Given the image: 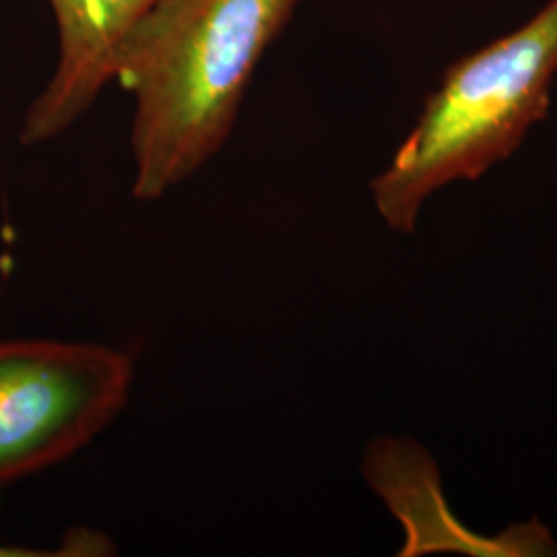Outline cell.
<instances>
[{
  "label": "cell",
  "mask_w": 557,
  "mask_h": 557,
  "mask_svg": "<svg viewBox=\"0 0 557 557\" xmlns=\"http://www.w3.org/2000/svg\"><path fill=\"white\" fill-rule=\"evenodd\" d=\"M301 0H161L124 38L133 195L160 200L220 153L252 75Z\"/></svg>",
  "instance_id": "6da1fadb"
},
{
  "label": "cell",
  "mask_w": 557,
  "mask_h": 557,
  "mask_svg": "<svg viewBox=\"0 0 557 557\" xmlns=\"http://www.w3.org/2000/svg\"><path fill=\"white\" fill-rule=\"evenodd\" d=\"M557 75V0L517 32L457 60L423 101L416 126L372 182L380 218L411 234L436 190L508 160L547 116Z\"/></svg>",
  "instance_id": "7a4b0ae2"
},
{
  "label": "cell",
  "mask_w": 557,
  "mask_h": 557,
  "mask_svg": "<svg viewBox=\"0 0 557 557\" xmlns=\"http://www.w3.org/2000/svg\"><path fill=\"white\" fill-rule=\"evenodd\" d=\"M133 358L79 341H0V487L77 455L119 418Z\"/></svg>",
  "instance_id": "3957f363"
},
{
  "label": "cell",
  "mask_w": 557,
  "mask_h": 557,
  "mask_svg": "<svg viewBox=\"0 0 557 557\" xmlns=\"http://www.w3.org/2000/svg\"><path fill=\"white\" fill-rule=\"evenodd\" d=\"M59 27V62L21 128L23 145L66 133L116 81L124 38L161 0H48Z\"/></svg>",
  "instance_id": "277c9868"
}]
</instances>
